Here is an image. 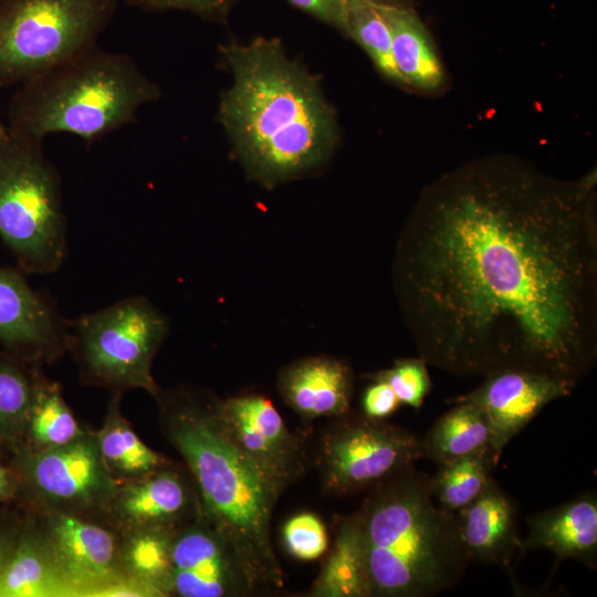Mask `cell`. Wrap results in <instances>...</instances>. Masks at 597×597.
<instances>
[{
    "instance_id": "obj_1",
    "label": "cell",
    "mask_w": 597,
    "mask_h": 597,
    "mask_svg": "<svg viewBox=\"0 0 597 597\" xmlns=\"http://www.w3.org/2000/svg\"><path fill=\"white\" fill-rule=\"evenodd\" d=\"M596 179L479 158L420 193L395 283L418 354L455 375L578 380L597 360Z\"/></svg>"
},
{
    "instance_id": "obj_2",
    "label": "cell",
    "mask_w": 597,
    "mask_h": 597,
    "mask_svg": "<svg viewBox=\"0 0 597 597\" xmlns=\"http://www.w3.org/2000/svg\"><path fill=\"white\" fill-rule=\"evenodd\" d=\"M220 52L232 85L221 95L219 121L247 174L271 188L323 166L339 128L318 77L277 38L230 41Z\"/></svg>"
},
{
    "instance_id": "obj_3",
    "label": "cell",
    "mask_w": 597,
    "mask_h": 597,
    "mask_svg": "<svg viewBox=\"0 0 597 597\" xmlns=\"http://www.w3.org/2000/svg\"><path fill=\"white\" fill-rule=\"evenodd\" d=\"M155 399L163 434L181 455L205 517L232 546L255 591L283 588L271 537L281 493L233 442L217 415V398L161 388Z\"/></svg>"
},
{
    "instance_id": "obj_4",
    "label": "cell",
    "mask_w": 597,
    "mask_h": 597,
    "mask_svg": "<svg viewBox=\"0 0 597 597\" xmlns=\"http://www.w3.org/2000/svg\"><path fill=\"white\" fill-rule=\"evenodd\" d=\"M369 597H427L452 588L470 555L457 515L433 503L413 465L373 488L358 510Z\"/></svg>"
},
{
    "instance_id": "obj_5",
    "label": "cell",
    "mask_w": 597,
    "mask_h": 597,
    "mask_svg": "<svg viewBox=\"0 0 597 597\" xmlns=\"http://www.w3.org/2000/svg\"><path fill=\"white\" fill-rule=\"evenodd\" d=\"M160 95L129 55L94 44L21 83L7 124L41 142L69 133L92 143L134 122Z\"/></svg>"
},
{
    "instance_id": "obj_6",
    "label": "cell",
    "mask_w": 597,
    "mask_h": 597,
    "mask_svg": "<svg viewBox=\"0 0 597 597\" xmlns=\"http://www.w3.org/2000/svg\"><path fill=\"white\" fill-rule=\"evenodd\" d=\"M0 238L25 274H50L69 250L61 178L42 142L0 123Z\"/></svg>"
},
{
    "instance_id": "obj_7",
    "label": "cell",
    "mask_w": 597,
    "mask_h": 597,
    "mask_svg": "<svg viewBox=\"0 0 597 597\" xmlns=\"http://www.w3.org/2000/svg\"><path fill=\"white\" fill-rule=\"evenodd\" d=\"M169 333L164 313L144 295L70 320L67 352L86 385L112 392L143 389L156 398L154 358Z\"/></svg>"
},
{
    "instance_id": "obj_8",
    "label": "cell",
    "mask_w": 597,
    "mask_h": 597,
    "mask_svg": "<svg viewBox=\"0 0 597 597\" xmlns=\"http://www.w3.org/2000/svg\"><path fill=\"white\" fill-rule=\"evenodd\" d=\"M117 0H0V88L96 44Z\"/></svg>"
},
{
    "instance_id": "obj_9",
    "label": "cell",
    "mask_w": 597,
    "mask_h": 597,
    "mask_svg": "<svg viewBox=\"0 0 597 597\" xmlns=\"http://www.w3.org/2000/svg\"><path fill=\"white\" fill-rule=\"evenodd\" d=\"M11 465L20 484L15 501L35 514L65 513L106 522L119 482L107 469L95 432L56 448L17 449Z\"/></svg>"
},
{
    "instance_id": "obj_10",
    "label": "cell",
    "mask_w": 597,
    "mask_h": 597,
    "mask_svg": "<svg viewBox=\"0 0 597 597\" xmlns=\"http://www.w3.org/2000/svg\"><path fill=\"white\" fill-rule=\"evenodd\" d=\"M421 458L415 433L352 410L334 418L315 453L322 486L334 495L373 489Z\"/></svg>"
},
{
    "instance_id": "obj_11",
    "label": "cell",
    "mask_w": 597,
    "mask_h": 597,
    "mask_svg": "<svg viewBox=\"0 0 597 597\" xmlns=\"http://www.w3.org/2000/svg\"><path fill=\"white\" fill-rule=\"evenodd\" d=\"M216 410L233 442L281 494L305 473L304 443L268 397L250 392L217 398Z\"/></svg>"
},
{
    "instance_id": "obj_12",
    "label": "cell",
    "mask_w": 597,
    "mask_h": 597,
    "mask_svg": "<svg viewBox=\"0 0 597 597\" xmlns=\"http://www.w3.org/2000/svg\"><path fill=\"white\" fill-rule=\"evenodd\" d=\"M70 320L49 293L32 287L19 268L0 265V344L31 365L67 352Z\"/></svg>"
},
{
    "instance_id": "obj_13",
    "label": "cell",
    "mask_w": 597,
    "mask_h": 597,
    "mask_svg": "<svg viewBox=\"0 0 597 597\" xmlns=\"http://www.w3.org/2000/svg\"><path fill=\"white\" fill-rule=\"evenodd\" d=\"M254 593L234 549L202 512L174 533L171 596L240 597Z\"/></svg>"
},
{
    "instance_id": "obj_14",
    "label": "cell",
    "mask_w": 597,
    "mask_h": 597,
    "mask_svg": "<svg viewBox=\"0 0 597 597\" xmlns=\"http://www.w3.org/2000/svg\"><path fill=\"white\" fill-rule=\"evenodd\" d=\"M57 567L75 597L122 578L119 532L109 523L65 513L36 514Z\"/></svg>"
},
{
    "instance_id": "obj_15",
    "label": "cell",
    "mask_w": 597,
    "mask_h": 597,
    "mask_svg": "<svg viewBox=\"0 0 597 597\" xmlns=\"http://www.w3.org/2000/svg\"><path fill=\"white\" fill-rule=\"evenodd\" d=\"M576 380L544 373L506 369L486 376L474 390L449 399L481 410L491 430V449L499 459L506 443L547 404L568 396Z\"/></svg>"
},
{
    "instance_id": "obj_16",
    "label": "cell",
    "mask_w": 597,
    "mask_h": 597,
    "mask_svg": "<svg viewBox=\"0 0 597 597\" xmlns=\"http://www.w3.org/2000/svg\"><path fill=\"white\" fill-rule=\"evenodd\" d=\"M201 512L193 480L186 468L167 464L119 482L106 522L119 533L134 530L176 532Z\"/></svg>"
},
{
    "instance_id": "obj_17",
    "label": "cell",
    "mask_w": 597,
    "mask_h": 597,
    "mask_svg": "<svg viewBox=\"0 0 597 597\" xmlns=\"http://www.w3.org/2000/svg\"><path fill=\"white\" fill-rule=\"evenodd\" d=\"M277 388L285 404L305 421L334 419L352 410L353 371L333 357L311 356L286 366Z\"/></svg>"
},
{
    "instance_id": "obj_18",
    "label": "cell",
    "mask_w": 597,
    "mask_h": 597,
    "mask_svg": "<svg viewBox=\"0 0 597 597\" xmlns=\"http://www.w3.org/2000/svg\"><path fill=\"white\" fill-rule=\"evenodd\" d=\"M460 534L471 559L510 566L522 541L512 500L492 479L467 506L455 513Z\"/></svg>"
},
{
    "instance_id": "obj_19",
    "label": "cell",
    "mask_w": 597,
    "mask_h": 597,
    "mask_svg": "<svg viewBox=\"0 0 597 597\" xmlns=\"http://www.w3.org/2000/svg\"><path fill=\"white\" fill-rule=\"evenodd\" d=\"M530 531L521 552L552 551L558 558H575L589 567L597 563V500L582 495L528 519Z\"/></svg>"
},
{
    "instance_id": "obj_20",
    "label": "cell",
    "mask_w": 597,
    "mask_h": 597,
    "mask_svg": "<svg viewBox=\"0 0 597 597\" xmlns=\"http://www.w3.org/2000/svg\"><path fill=\"white\" fill-rule=\"evenodd\" d=\"M0 597H75L33 512L24 511L18 541L0 575Z\"/></svg>"
},
{
    "instance_id": "obj_21",
    "label": "cell",
    "mask_w": 597,
    "mask_h": 597,
    "mask_svg": "<svg viewBox=\"0 0 597 597\" xmlns=\"http://www.w3.org/2000/svg\"><path fill=\"white\" fill-rule=\"evenodd\" d=\"M391 33L394 61L406 86L442 87L446 73L433 40L412 6H378Z\"/></svg>"
},
{
    "instance_id": "obj_22",
    "label": "cell",
    "mask_w": 597,
    "mask_h": 597,
    "mask_svg": "<svg viewBox=\"0 0 597 597\" xmlns=\"http://www.w3.org/2000/svg\"><path fill=\"white\" fill-rule=\"evenodd\" d=\"M307 595L369 597L359 511L336 521L334 543Z\"/></svg>"
},
{
    "instance_id": "obj_23",
    "label": "cell",
    "mask_w": 597,
    "mask_h": 597,
    "mask_svg": "<svg viewBox=\"0 0 597 597\" xmlns=\"http://www.w3.org/2000/svg\"><path fill=\"white\" fill-rule=\"evenodd\" d=\"M121 392H112L102 428L95 432L102 458L118 482L142 478L168 459L146 446L124 418Z\"/></svg>"
},
{
    "instance_id": "obj_24",
    "label": "cell",
    "mask_w": 597,
    "mask_h": 597,
    "mask_svg": "<svg viewBox=\"0 0 597 597\" xmlns=\"http://www.w3.org/2000/svg\"><path fill=\"white\" fill-rule=\"evenodd\" d=\"M40 367L34 369L33 397L17 448L33 452L64 446L85 432L65 402L60 384L45 377Z\"/></svg>"
},
{
    "instance_id": "obj_25",
    "label": "cell",
    "mask_w": 597,
    "mask_h": 597,
    "mask_svg": "<svg viewBox=\"0 0 597 597\" xmlns=\"http://www.w3.org/2000/svg\"><path fill=\"white\" fill-rule=\"evenodd\" d=\"M454 405L436 421L422 440L423 457L438 465L492 451L491 430L481 410L469 402Z\"/></svg>"
},
{
    "instance_id": "obj_26",
    "label": "cell",
    "mask_w": 597,
    "mask_h": 597,
    "mask_svg": "<svg viewBox=\"0 0 597 597\" xmlns=\"http://www.w3.org/2000/svg\"><path fill=\"white\" fill-rule=\"evenodd\" d=\"M119 534L122 576L148 587L156 594V597L171 596L170 573L174 532L134 530Z\"/></svg>"
},
{
    "instance_id": "obj_27",
    "label": "cell",
    "mask_w": 597,
    "mask_h": 597,
    "mask_svg": "<svg viewBox=\"0 0 597 597\" xmlns=\"http://www.w3.org/2000/svg\"><path fill=\"white\" fill-rule=\"evenodd\" d=\"M13 354L0 352V447L15 450L23 437L34 389V369Z\"/></svg>"
},
{
    "instance_id": "obj_28",
    "label": "cell",
    "mask_w": 597,
    "mask_h": 597,
    "mask_svg": "<svg viewBox=\"0 0 597 597\" xmlns=\"http://www.w3.org/2000/svg\"><path fill=\"white\" fill-rule=\"evenodd\" d=\"M491 450L440 464L430 476V489L439 505L455 513L471 503L492 480L491 471L498 463Z\"/></svg>"
},
{
    "instance_id": "obj_29",
    "label": "cell",
    "mask_w": 597,
    "mask_h": 597,
    "mask_svg": "<svg viewBox=\"0 0 597 597\" xmlns=\"http://www.w3.org/2000/svg\"><path fill=\"white\" fill-rule=\"evenodd\" d=\"M346 22L347 38L366 51L379 73L406 86L395 64L390 29L379 7L367 2L346 3Z\"/></svg>"
},
{
    "instance_id": "obj_30",
    "label": "cell",
    "mask_w": 597,
    "mask_h": 597,
    "mask_svg": "<svg viewBox=\"0 0 597 597\" xmlns=\"http://www.w3.org/2000/svg\"><path fill=\"white\" fill-rule=\"evenodd\" d=\"M423 358L397 359L392 367L366 374L369 380L385 381L395 392L400 404L419 409L431 389V380Z\"/></svg>"
},
{
    "instance_id": "obj_31",
    "label": "cell",
    "mask_w": 597,
    "mask_h": 597,
    "mask_svg": "<svg viewBox=\"0 0 597 597\" xmlns=\"http://www.w3.org/2000/svg\"><path fill=\"white\" fill-rule=\"evenodd\" d=\"M285 549L302 561L321 557L328 548V536L322 520L310 512L291 516L282 530Z\"/></svg>"
},
{
    "instance_id": "obj_32",
    "label": "cell",
    "mask_w": 597,
    "mask_h": 597,
    "mask_svg": "<svg viewBox=\"0 0 597 597\" xmlns=\"http://www.w3.org/2000/svg\"><path fill=\"white\" fill-rule=\"evenodd\" d=\"M146 11L180 10L205 20L226 23L232 9L243 0H126Z\"/></svg>"
},
{
    "instance_id": "obj_33",
    "label": "cell",
    "mask_w": 597,
    "mask_h": 597,
    "mask_svg": "<svg viewBox=\"0 0 597 597\" xmlns=\"http://www.w3.org/2000/svg\"><path fill=\"white\" fill-rule=\"evenodd\" d=\"M314 19L347 36L346 3L344 0H286Z\"/></svg>"
},
{
    "instance_id": "obj_34",
    "label": "cell",
    "mask_w": 597,
    "mask_h": 597,
    "mask_svg": "<svg viewBox=\"0 0 597 597\" xmlns=\"http://www.w3.org/2000/svg\"><path fill=\"white\" fill-rule=\"evenodd\" d=\"M399 405L394 390L381 380H371L362 397L363 413L371 419L384 420L392 415Z\"/></svg>"
},
{
    "instance_id": "obj_35",
    "label": "cell",
    "mask_w": 597,
    "mask_h": 597,
    "mask_svg": "<svg viewBox=\"0 0 597 597\" xmlns=\"http://www.w3.org/2000/svg\"><path fill=\"white\" fill-rule=\"evenodd\" d=\"M22 521L23 515L0 512V575L13 552Z\"/></svg>"
},
{
    "instance_id": "obj_36",
    "label": "cell",
    "mask_w": 597,
    "mask_h": 597,
    "mask_svg": "<svg viewBox=\"0 0 597 597\" xmlns=\"http://www.w3.org/2000/svg\"><path fill=\"white\" fill-rule=\"evenodd\" d=\"M19 475L11 465L0 462V505L15 501L19 491Z\"/></svg>"
},
{
    "instance_id": "obj_37",
    "label": "cell",
    "mask_w": 597,
    "mask_h": 597,
    "mask_svg": "<svg viewBox=\"0 0 597 597\" xmlns=\"http://www.w3.org/2000/svg\"><path fill=\"white\" fill-rule=\"evenodd\" d=\"M345 3L350 2H367L376 6H397V7H404V6H411L408 0H344Z\"/></svg>"
},
{
    "instance_id": "obj_38",
    "label": "cell",
    "mask_w": 597,
    "mask_h": 597,
    "mask_svg": "<svg viewBox=\"0 0 597 597\" xmlns=\"http://www.w3.org/2000/svg\"><path fill=\"white\" fill-rule=\"evenodd\" d=\"M1 123V122H0Z\"/></svg>"
}]
</instances>
